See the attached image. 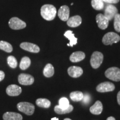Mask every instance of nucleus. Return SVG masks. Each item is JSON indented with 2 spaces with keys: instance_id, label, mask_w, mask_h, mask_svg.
Returning a JSON list of instances; mask_svg holds the SVG:
<instances>
[{
  "instance_id": "36",
  "label": "nucleus",
  "mask_w": 120,
  "mask_h": 120,
  "mask_svg": "<svg viewBox=\"0 0 120 120\" xmlns=\"http://www.w3.org/2000/svg\"><path fill=\"white\" fill-rule=\"evenodd\" d=\"M64 120H71L70 119V118H65Z\"/></svg>"
},
{
  "instance_id": "19",
  "label": "nucleus",
  "mask_w": 120,
  "mask_h": 120,
  "mask_svg": "<svg viewBox=\"0 0 120 120\" xmlns=\"http://www.w3.org/2000/svg\"><path fill=\"white\" fill-rule=\"evenodd\" d=\"M64 36L66 38H67L70 40V43L67 44V46H71V47H73V45H75L77 44V38L75 37L74 34H73L72 32L70 30L67 31L66 32L64 33Z\"/></svg>"
},
{
  "instance_id": "10",
  "label": "nucleus",
  "mask_w": 120,
  "mask_h": 120,
  "mask_svg": "<svg viewBox=\"0 0 120 120\" xmlns=\"http://www.w3.org/2000/svg\"><path fill=\"white\" fill-rule=\"evenodd\" d=\"M96 22L98 27L101 30H105L109 26V20L104 16V15L99 13L96 16Z\"/></svg>"
},
{
  "instance_id": "3",
  "label": "nucleus",
  "mask_w": 120,
  "mask_h": 120,
  "mask_svg": "<svg viewBox=\"0 0 120 120\" xmlns=\"http://www.w3.org/2000/svg\"><path fill=\"white\" fill-rule=\"evenodd\" d=\"M105 76L108 79L114 81H120V69L116 67L108 68L105 72Z\"/></svg>"
},
{
  "instance_id": "20",
  "label": "nucleus",
  "mask_w": 120,
  "mask_h": 120,
  "mask_svg": "<svg viewBox=\"0 0 120 120\" xmlns=\"http://www.w3.org/2000/svg\"><path fill=\"white\" fill-rule=\"evenodd\" d=\"M73 109V107L72 105H70L66 109H62L58 105H57L55 107L54 110L56 113L59 114V115H62V114H66L68 113H70Z\"/></svg>"
},
{
  "instance_id": "21",
  "label": "nucleus",
  "mask_w": 120,
  "mask_h": 120,
  "mask_svg": "<svg viewBox=\"0 0 120 120\" xmlns=\"http://www.w3.org/2000/svg\"><path fill=\"white\" fill-rule=\"evenodd\" d=\"M43 75L46 77H51L54 75L55 70H54L53 66L51 64H48L45 67L43 71Z\"/></svg>"
},
{
  "instance_id": "29",
  "label": "nucleus",
  "mask_w": 120,
  "mask_h": 120,
  "mask_svg": "<svg viewBox=\"0 0 120 120\" xmlns=\"http://www.w3.org/2000/svg\"><path fill=\"white\" fill-rule=\"evenodd\" d=\"M70 103H69L68 100L66 97H62L59 100V105L60 107L62 109H66L69 106Z\"/></svg>"
},
{
  "instance_id": "8",
  "label": "nucleus",
  "mask_w": 120,
  "mask_h": 120,
  "mask_svg": "<svg viewBox=\"0 0 120 120\" xmlns=\"http://www.w3.org/2000/svg\"><path fill=\"white\" fill-rule=\"evenodd\" d=\"M19 82L22 85H31L34 82V78L32 76L26 73H21L19 76Z\"/></svg>"
},
{
  "instance_id": "16",
  "label": "nucleus",
  "mask_w": 120,
  "mask_h": 120,
  "mask_svg": "<svg viewBox=\"0 0 120 120\" xmlns=\"http://www.w3.org/2000/svg\"><path fill=\"white\" fill-rule=\"evenodd\" d=\"M4 120H22V116L21 114L13 112H6L3 115Z\"/></svg>"
},
{
  "instance_id": "4",
  "label": "nucleus",
  "mask_w": 120,
  "mask_h": 120,
  "mask_svg": "<svg viewBox=\"0 0 120 120\" xmlns=\"http://www.w3.org/2000/svg\"><path fill=\"white\" fill-rule=\"evenodd\" d=\"M103 55L100 52L96 51L92 53L90 60L91 66L94 69L98 68L103 62Z\"/></svg>"
},
{
  "instance_id": "34",
  "label": "nucleus",
  "mask_w": 120,
  "mask_h": 120,
  "mask_svg": "<svg viewBox=\"0 0 120 120\" xmlns=\"http://www.w3.org/2000/svg\"><path fill=\"white\" fill-rule=\"evenodd\" d=\"M107 120H116L115 118L113 117H109V118H107Z\"/></svg>"
},
{
  "instance_id": "35",
  "label": "nucleus",
  "mask_w": 120,
  "mask_h": 120,
  "mask_svg": "<svg viewBox=\"0 0 120 120\" xmlns=\"http://www.w3.org/2000/svg\"><path fill=\"white\" fill-rule=\"evenodd\" d=\"M51 120H58V118L54 117V118H51Z\"/></svg>"
},
{
  "instance_id": "30",
  "label": "nucleus",
  "mask_w": 120,
  "mask_h": 120,
  "mask_svg": "<svg viewBox=\"0 0 120 120\" xmlns=\"http://www.w3.org/2000/svg\"><path fill=\"white\" fill-rule=\"evenodd\" d=\"M82 101L84 104H88L90 101H91V96H90V94H83V97L82 98Z\"/></svg>"
},
{
  "instance_id": "14",
  "label": "nucleus",
  "mask_w": 120,
  "mask_h": 120,
  "mask_svg": "<svg viewBox=\"0 0 120 120\" xmlns=\"http://www.w3.org/2000/svg\"><path fill=\"white\" fill-rule=\"evenodd\" d=\"M68 75L73 78L80 77L83 73V70L81 67L78 66H71L67 70Z\"/></svg>"
},
{
  "instance_id": "32",
  "label": "nucleus",
  "mask_w": 120,
  "mask_h": 120,
  "mask_svg": "<svg viewBox=\"0 0 120 120\" xmlns=\"http://www.w3.org/2000/svg\"><path fill=\"white\" fill-rule=\"evenodd\" d=\"M4 76H5V75H4V72L2 71H0V82L2 81L3 79H4Z\"/></svg>"
},
{
  "instance_id": "5",
  "label": "nucleus",
  "mask_w": 120,
  "mask_h": 120,
  "mask_svg": "<svg viewBox=\"0 0 120 120\" xmlns=\"http://www.w3.org/2000/svg\"><path fill=\"white\" fill-rule=\"evenodd\" d=\"M120 40V37L118 34L115 32H110L105 34L102 38V42L105 45H109L117 43Z\"/></svg>"
},
{
  "instance_id": "15",
  "label": "nucleus",
  "mask_w": 120,
  "mask_h": 120,
  "mask_svg": "<svg viewBox=\"0 0 120 120\" xmlns=\"http://www.w3.org/2000/svg\"><path fill=\"white\" fill-rule=\"evenodd\" d=\"M82 23V19L79 16H75L69 18L67 21V24L71 27H76Z\"/></svg>"
},
{
  "instance_id": "33",
  "label": "nucleus",
  "mask_w": 120,
  "mask_h": 120,
  "mask_svg": "<svg viewBox=\"0 0 120 120\" xmlns=\"http://www.w3.org/2000/svg\"><path fill=\"white\" fill-rule=\"evenodd\" d=\"M117 99L118 103L120 105V91H119L117 94Z\"/></svg>"
},
{
  "instance_id": "31",
  "label": "nucleus",
  "mask_w": 120,
  "mask_h": 120,
  "mask_svg": "<svg viewBox=\"0 0 120 120\" xmlns=\"http://www.w3.org/2000/svg\"><path fill=\"white\" fill-rule=\"evenodd\" d=\"M103 2L108 3V4H117L118 2H119L120 0H102Z\"/></svg>"
},
{
  "instance_id": "25",
  "label": "nucleus",
  "mask_w": 120,
  "mask_h": 120,
  "mask_svg": "<svg viewBox=\"0 0 120 120\" xmlns=\"http://www.w3.org/2000/svg\"><path fill=\"white\" fill-rule=\"evenodd\" d=\"M0 49H2L8 53H10L12 51L13 48L10 43L4 41H0Z\"/></svg>"
},
{
  "instance_id": "28",
  "label": "nucleus",
  "mask_w": 120,
  "mask_h": 120,
  "mask_svg": "<svg viewBox=\"0 0 120 120\" xmlns=\"http://www.w3.org/2000/svg\"><path fill=\"white\" fill-rule=\"evenodd\" d=\"M114 28L117 32H120V14L117 13L114 17Z\"/></svg>"
},
{
  "instance_id": "6",
  "label": "nucleus",
  "mask_w": 120,
  "mask_h": 120,
  "mask_svg": "<svg viewBox=\"0 0 120 120\" xmlns=\"http://www.w3.org/2000/svg\"><path fill=\"white\" fill-rule=\"evenodd\" d=\"M9 26L13 30H18L25 28L26 27V23L21 20L18 17H12L8 22Z\"/></svg>"
},
{
  "instance_id": "23",
  "label": "nucleus",
  "mask_w": 120,
  "mask_h": 120,
  "mask_svg": "<svg viewBox=\"0 0 120 120\" xmlns=\"http://www.w3.org/2000/svg\"><path fill=\"white\" fill-rule=\"evenodd\" d=\"M31 64V60L28 57H23L21 60L19 67L22 70H25L30 67Z\"/></svg>"
},
{
  "instance_id": "18",
  "label": "nucleus",
  "mask_w": 120,
  "mask_h": 120,
  "mask_svg": "<svg viewBox=\"0 0 120 120\" xmlns=\"http://www.w3.org/2000/svg\"><path fill=\"white\" fill-rule=\"evenodd\" d=\"M85 58V54L81 51L75 52L71 54L70 60L72 62H79L81 61Z\"/></svg>"
},
{
  "instance_id": "1",
  "label": "nucleus",
  "mask_w": 120,
  "mask_h": 120,
  "mask_svg": "<svg viewBox=\"0 0 120 120\" xmlns=\"http://www.w3.org/2000/svg\"><path fill=\"white\" fill-rule=\"evenodd\" d=\"M56 7L52 4H45L41 8L42 17L47 21L53 20L56 17Z\"/></svg>"
},
{
  "instance_id": "9",
  "label": "nucleus",
  "mask_w": 120,
  "mask_h": 120,
  "mask_svg": "<svg viewBox=\"0 0 120 120\" xmlns=\"http://www.w3.org/2000/svg\"><path fill=\"white\" fill-rule=\"evenodd\" d=\"M117 13H118V10L116 7L112 4H109L105 10L104 16L109 21L114 19Z\"/></svg>"
},
{
  "instance_id": "27",
  "label": "nucleus",
  "mask_w": 120,
  "mask_h": 120,
  "mask_svg": "<svg viewBox=\"0 0 120 120\" xmlns=\"http://www.w3.org/2000/svg\"><path fill=\"white\" fill-rule=\"evenodd\" d=\"M7 63L9 66L12 68H16L17 66V61L16 58L13 56H10L7 58Z\"/></svg>"
},
{
  "instance_id": "11",
  "label": "nucleus",
  "mask_w": 120,
  "mask_h": 120,
  "mask_svg": "<svg viewBox=\"0 0 120 120\" xmlns=\"http://www.w3.org/2000/svg\"><path fill=\"white\" fill-rule=\"evenodd\" d=\"M20 47L24 50L33 53H38L40 50V47L37 45L29 42L21 43L20 45Z\"/></svg>"
},
{
  "instance_id": "24",
  "label": "nucleus",
  "mask_w": 120,
  "mask_h": 120,
  "mask_svg": "<svg viewBox=\"0 0 120 120\" xmlns=\"http://www.w3.org/2000/svg\"><path fill=\"white\" fill-rule=\"evenodd\" d=\"M37 105L40 107L49 108L51 106V102L46 98H38L36 101Z\"/></svg>"
},
{
  "instance_id": "12",
  "label": "nucleus",
  "mask_w": 120,
  "mask_h": 120,
  "mask_svg": "<svg viewBox=\"0 0 120 120\" xmlns=\"http://www.w3.org/2000/svg\"><path fill=\"white\" fill-rule=\"evenodd\" d=\"M58 16L63 21H67L70 16V8L67 6H62L58 12Z\"/></svg>"
},
{
  "instance_id": "13",
  "label": "nucleus",
  "mask_w": 120,
  "mask_h": 120,
  "mask_svg": "<svg viewBox=\"0 0 120 120\" xmlns=\"http://www.w3.org/2000/svg\"><path fill=\"white\" fill-rule=\"evenodd\" d=\"M22 88L16 85H11L6 88V93L10 96H17L21 94Z\"/></svg>"
},
{
  "instance_id": "2",
  "label": "nucleus",
  "mask_w": 120,
  "mask_h": 120,
  "mask_svg": "<svg viewBox=\"0 0 120 120\" xmlns=\"http://www.w3.org/2000/svg\"><path fill=\"white\" fill-rule=\"evenodd\" d=\"M17 109L19 111L23 112L28 116L32 115L34 111V105L32 103L27 102H21L18 103Z\"/></svg>"
},
{
  "instance_id": "22",
  "label": "nucleus",
  "mask_w": 120,
  "mask_h": 120,
  "mask_svg": "<svg viewBox=\"0 0 120 120\" xmlns=\"http://www.w3.org/2000/svg\"><path fill=\"white\" fill-rule=\"evenodd\" d=\"M70 97L73 101L79 102L82 101L83 97V94L80 91H74L70 94Z\"/></svg>"
},
{
  "instance_id": "17",
  "label": "nucleus",
  "mask_w": 120,
  "mask_h": 120,
  "mask_svg": "<svg viewBox=\"0 0 120 120\" xmlns=\"http://www.w3.org/2000/svg\"><path fill=\"white\" fill-rule=\"evenodd\" d=\"M103 110V106L100 101H97L90 109V111L94 115H98L102 113Z\"/></svg>"
},
{
  "instance_id": "26",
  "label": "nucleus",
  "mask_w": 120,
  "mask_h": 120,
  "mask_svg": "<svg viewBox=\"0 0 120 120\" xmlns=\"http://www.w3.org/2000/svg\"><path fill=\"white\" fill-rule=\"evenodd\" d=\"M92 6L96 10H101L104 7V4L102 0H92Z\"/></svg>"
},
{
  "instance_id": "7",
  "label": "nucleus",
  "mask_w": 120,
  "mask_h": 120,
  "mask_svg": "<svg viewBox=\"0 0 120 120\" xmlns=\"http://www.w3.org/2000/svg\"><path fill=\"white\" fill-rule=\"evenodd\" d=\"M115 88V86L111 82H105L99 84L96 87V90L99 92H107L113 91Z\"/></svg>"
}]
</instances>
